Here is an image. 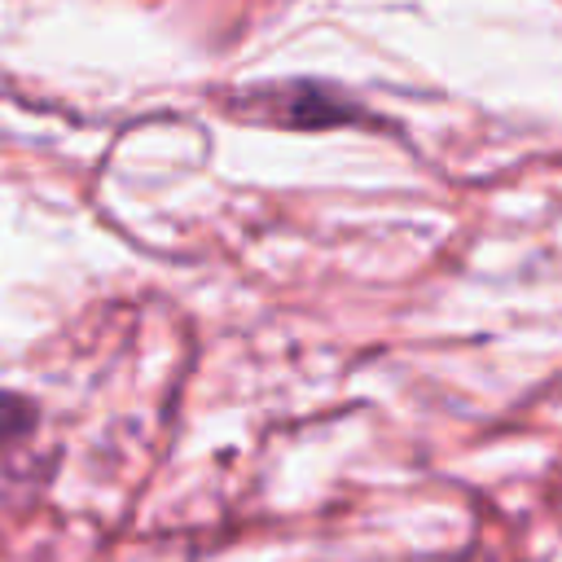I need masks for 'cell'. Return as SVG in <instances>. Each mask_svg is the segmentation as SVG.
<instances>
[{"mask_svg": "<svg viewBox=\"0 0 562 562\" xmlns=\"http://www.w3.org/2000/svg\"><path fill=\"white\" fill-rule=\"evenodd\" d=\"M31 422H35L31 404H26L22 395L0 391V448H4V443H13V439H22V435L31 430Z\"/></svg>", "mask_w": 562, "mask_h": 562, "instance_id": "6da1fadb", "label": "cell"}]
</instances>
